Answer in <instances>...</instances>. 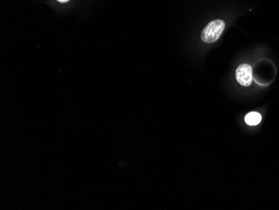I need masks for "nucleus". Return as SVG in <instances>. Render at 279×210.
Listing matches in <instances>:
<instances>
[{
  "instance_id": "1",
  "label": "nucleus",
  "mask_w": 279,
  "mask_h": 210,
  "mask_svg": "<svg viewBox=\"0 0 279 210\" xmlns=\"http://www.w3.org/2000/svg\"><path fill=\"white\" fill-rule=\"evenodd\" d=\"M225 30V23L223 20H216L209 23L201 32V40L205 43L212 44L221 37Z\"/></svg>"
},
{
  "instance_id": "2",
  "label": "nucleus",
  "mask_w": 279,
  "mask_h": 210,
  "mask_svg": "<svg viewBox=\"0 0 279 210\" xmlns=\"http://www.w3.org/2000/svg\"><path fill=\"white\" fill-rule=\"evenodd\" d=\"M236 79L243 87H249L252 82V68L250 64H242L236 71Z\"/></svg>"
},
{
  "instance_id": "3",
  "label": "nucleus",
  "mask_w": 279,
  "mask_h": 210,
  "mask_svg": "<svg viewBox=\"0 0 279 210\" xmlns=\"http://www.w3.org/2000/svg\"><path fill=\"white\" fill-rule=\"evenodd\" d=\"M261 121H262V116L258 112H256V111L249 112V113L245 116V121L249 126L258 125L261 122Z\"/></svg>"
},
{
  "instance_id": "4",
  "label": "nucleus",
  "mask_w": 279,
  "mask_h": 210,
  "mask_svg": "<svg viewBox=\"0 0 279 210\" xmlns=\"http://www.w3.org/2000/svg\"><path fill=\"white\" fill-rule=\"evenodd\" d=\"M57 1H59V3H66L69 2V0H57Z\"/></svg>"
}]
</instances>
